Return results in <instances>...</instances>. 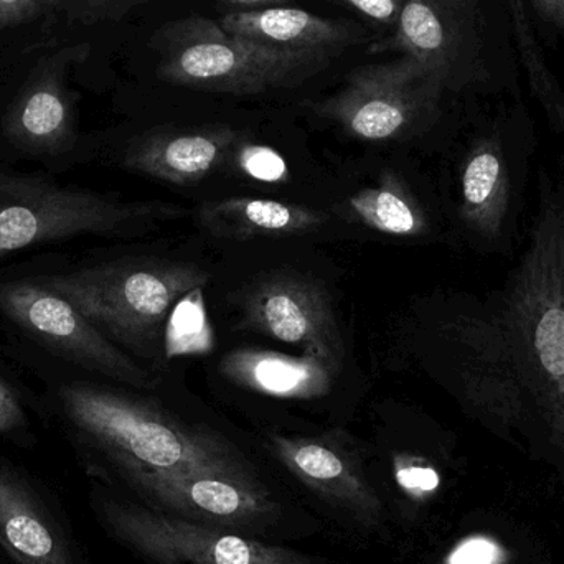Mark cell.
Segmentation results:
<instances>
[{
    "label": "cell",
    "instance_id": "cell-13",
    "mask_svg": "<svg viewBox=\"0 0 564 564\" xmlns=\"http://www.w3.org/2000/svg\"><path fill=\"white\" fill-rule=\"evenodd\" d=\"M129 482L148 499L181 519L224 527L268 522L278 512L276 502L257 477L220 473L165 474L132 470Z\"/></svg>",
    "mask_w": 564,
    "mask_h": 564
},
{
    "label": "cell",
    "instance_id": "cell-14",
    "mask_svg": "<svg viewBox=\"0 0 564 564\" xmlns=\"http://www.w3.org/2000/svg\"><path fill=\"white\" fill-rule=\"evenodd\" d=\"M273 453L307 489L364 525H377L383 506L360 466L335 441L322 437H270Z\"/></svg>",
    "mask_w": 564,
    "mask_h": 564
},
{
    "label": "cell",
    "instance_id": "cell-15",
    "mask_svg": "<svg viewBox=\"0 0 564 564\" xmlns=\"http://www.w3.org/2000/svg\"><path fill=\"white\" fill-rule=\"evenodd\" d=\"M220 25L231 35L325 65L367 36V30L358 23L322 19L292 7L230 12Z\"/></svg>",
    "mask_w": 564,
    "mask_h": 564
},
{
    "label": "cell",
    "instance_id": "cell-30",
    "mask_svg": "<svg viewBox=\"0 0 564 564\" xmlns=\"http://www.w3.org/2000/svg\"><path fill=\"white\" fill-rule=\"evenodd\" d=\"M225 2L237 3V6H274L284 2V0H225Z\"/></svg>",
    "mask_w": 564,
    "mask_h": 564
},
{
    "label": "cell",
    "instance_id": "cell-25",
    "mask_svg": "<svg viewBox=\"0 0 564 564\" xmlns=\"http://www.w3.org/2000/svg\"><path fill=\"white\" fill-rule=\"evenodd\" d=\"M55 6L56 0H0V32L30 22Z\"/></svg>",
    "mask_w": 564,
    "mask_h": 564
},
{
    "label": "cell",
    "instance_id": "cell-6",
    "mask_svg": "<svg viewBox=\"0 0 564 564\" xmlns=\"http://www.w3.org/2000/svg\"><path fill=\"white\" fill-rule=\"evenodd\" d=\"M161 79L225 95H261L301 85L325 63L231 35L220 22L192 17L167 23L152 42Z\"/></svg>",
    "mask_w": 564,
    "mask_h": 564
},
{
    "label": "cell",
    "instance_id": "cell-20",
    "mask_svg": "<svg viewBox=\"0 0 564 564\" xmlns=\"http://www.w3.org/2000/svg\"><path fill=\"white\" fill-rule=\"evenodd\" d=\"M0 546L15 564H73L52 520L6 470H0Z\"/></svg>",
    "mask_w": 564,
    "mask_h": 564
},
{
    "label": "cell",
    "instance_id": "cell-7",
    "mask_svg": "<svg viewBox=\"0 0 564 564\" xmlns=\"http://www.w3.org/2000/svg\"><path fill=\"white\" fill-rule=\"evenodd\" d=\"M177 214L174 207L126 204L95 192L10 175L0 178V260L83 235H122L142 221Z\"/></svg>",
    "mask_w": 564,
    "mask_h": 564
},
{
    "label": "cell",
    "instance_id": "cell-17",
    "mask_svg": "<svg viewBox=\"0 0 564 564\" xmlns=\"http://www.w3.org/2000/svg\"><path fill=\"white\" fill-rule=\"evenodd\" d=\"M7 138L32 154H58L73 141V108L58 73L43 69L30 79L6 118Z\"/></svg>",
    "mask_w": 564,
    "mask_h": 564
},
{
    "label": "cell",
    "instance_id": "cell-10",
    "mask_svg": "<svg viewBox=\"0 0 564 564\" xmlns=\"http://www.w3.org/2000/svg\"><path fill=\"white\" fill-rule=\"evenodd\" d=\"M101 516L122 543L158 564H312L308 556L295 550L267 545L132 503L105 500Z\"/></svg>",
    "mask_w": 564,
    "mask_h": 564
},
{
    "label": "cell",
    "instance_id": "cell-5",
    "mask_svg": "<svg viewBox=\"0 0 564 564\" xmlns=\"http://www.w3.org/2000/svg\"><path fill=\"white\" fill-rule=\"evenodd\" d=\"M207 282V271L195 264L122 261L56 274L42 284L106 337L148 355L161 340L171 308Z\"/></svg>",
    "mask_w": 564,
    "mask_h": 564
},
{
    "label": "cell",
    "instance_id": "cell-19",
    "mask_svg": "<svg viewBox=\"0 0 564 564\" xmlns=\"http://www.w3.org/2000/svg\"><path fill=\"white\" fill-rule=\"evenodd\" d=\"M327 220V215L314 208L270 198H225L200 208V224L208 234L235 240L308 234Z\"/></svg>",
    "mask_w": 564,
    "mask_h": 564
},
{
    "label": "cell",
    "instance_id": "cell-23",
    "mask_svg": "<svg viewBox=\"0 0 564 564\" xmlns=\"http://www.w3.org/2000/svg\"><path fill=\"white\" fill-rule=\"evenodd\" d=\"M238 164L245 174L257 181L276 184L288 181L289 177L288 165L282 155L267 145L245 144L238 151Z\"/></svg>",
    "mask_w": 564,
    "mask_h": 564
},
{
    "label": "cell",
    "instance_id": "cell-26",
    "mask_svg": "<svg viewBox=\"0 0 564 564\" xmlns=\"http://www.w3.org/2000/svg\"><path fill=\"white\" fill-rule=\"evenodd\" d=\"M398 482L413 496L431 492L440 486V477L431 467L414 463H400L397 469Z\"/></svg>",
    "mask_w": 564,
    "mask_h": 564
},
{
    "label": "cell",
    "instance_id": "cell-28",
    "mask_svg": "<svg viewBox=\"0 0 564 564\" xmlns=\"http://www.w3.org/2000/svg\"><path fill=\"white\" fill-rule=\"evenodd\" d=\"M26 423L17 394L0 380V434L12 433Z\"/></svg>",
    "mask_w": 564,
    "mask_h": 564
},
{
    "label": "cell",
    "instance_id": "cell-27",
    "mask_svg": "<svg viewBox=\"0 0 564 564\" xmlns=\"http://www.w3.org/2000/svg\"><path fill=\"white\" fill-rule=\"evenodd\" d=\"M499 549L492 542L484 539H473L460 543L451 553L447 564H496L499 562Z\"/></svg>",
    "mask_w": 564,
    "mask_h": 564
},
{
    "label": "cell",
    "instance_id": "cell-4",
    "mask_svg": "<svg viewBox=\"0 0 564 564\" xmlns=\"http://www.w3.org/2000/svg\"><path fill=\"white\" fill-rule=\"evenodd\" d=\"M437 370L451 393L494 430L536 423L516 354L489 299L457 295L434 321Z\"/></svg>",
    "mask_w": 564,
    "mask_h": 564
},
{
    "label": "cell",
    "instance_id": "cell-3",
    "mask_svg": "<svg viewBox=\"0 0 564 564\" xmlns=\"http://www.w3.org/2000/svg\"><path fill=\"white\" fill-rule=\"evenodd\" d=\"M535 148V128L522 105L494 115L467 142L457 164L454 215L479 253L510 257L519 247Z\"/></svg>",
    "mask_w": 564,
    "mask_h": 564
},
{
    "label": "cell",
    "instance_id": "cell-18",
    "mask_svg": "<svg viewBox=\"0 0 564 564\" xmlns=\"http://www.w3.org/2000/svg\"><path fill=\"white\" fill-rule=\"evenodd\" d=\"M220 371L238 387L285 400H314L330 391L337 371L311 355L240 348L225 355Z\"/></svg>",
    "mask_w": 564,
    "mask_h": 564
},
{
    "label": "cell",
    "instance_id": "cell-9",
    "mask_svg": "<svg viewBox=\"0 0 564 564\" xmlns=\"http://www.w3.org/2000/svg\"><path fill=\"white\" fill-rule=\"evenodd\" d=\"M367 52L416 59L447 93L476 88L489 78L479 0H406L391 35L371 42Z\"/></svg>",
    "mask_w": 564,
    "mask_h": 564
},
{
    "label": "cell",
    "instance_id": "cell-21",
    "mask_svg": "<svg viewBox=\"0 0 564 564\" xmlns=\"http://www.w3.org/2000/svg\"><path fill=\"white\" fill-rule=\"evenodd\" d=\"M348 207L361 224L391 237H423L431 230L423 205L393 175L384 177L378 187L355 194Z\"/></svg>",
    "mask_w": 564,
    "mask_h": 564
},
{
    "label": "cell",
    "instance_id": "cell-22",
    "mask_svg": "<svg viewBox=\"0 0 564 564\" xmlns=\"http://www.w3.org/2000/svg\"><path fill=\"white\" fill-rule=\"evenodd\" d=\"M512 19L513 33H516L517 48L527 73L530 91L533 98L542 106L543 115L550 129L555 134L564 132V88L550 69L542 46L536 40L529 7L525 0H506Z\"/></svg>",
    "mask_w": 564,
    "mask_h": 564
},
{
    "label": "cell",
    "instance_id": "cell-24",
    "mask_svg": "<svg viewBox=\"0 0 564 564\" xmlns=\"http://www.w3.org/2000/svg\"><path fill=\"white\" fill-rule=\"evenodd\" d=\"M341 6L357 10L360 15L367 17L370 22L393 30L400 22L406 0H335Z\"/></svg>",
    "mask_w": 564,
    "mask_h": 564
},
{
    "label": "cell",
    "instance_id": "cell-11",
    "mask_svg": "<svg viewBox=\"0 0 564 564\" xmlns=\"http://www.w3.org/2000/svg\"><path fill=\"white\" fill-rule=\"evenodd\" d=\"M0 312L17 327L86 370L141 390L155 387L154 377L119 350L85 315L40 282L0 285Z\"/></svg>",
    "mask_w": 564,
    "mask_h": 564
},
{
    "label": "cell",
    "instance_id": "cell-2",
    "mask_svg": "<svg viewBox=\"0 0 564 564\" xmlns=\"http://www.w3.org/2000/svg\"><path fill=\"white\" fill-rule=\"evenodd\" d=\"M63 413L122 474L220 473L254 477L230 441L205 426L184 423L159 404L91 383L63 384Z\"/></svg>",
    "mask_w": 564,
    "mask_h": 564
},
{
    "label": "cell",
    "instance_id": "cell-1",
    "mask_svg": "<svg viewBox=\"0 0 564 564\" xmlns=\"http://www.w3.org/2000/svg\"><path fill=\"white\" fill-rule=\"evenodd\" d=\"M516 354L536 424L564 453V182L542 169L529 241L489 295Z\"/></svg>",
    "mask_w": 564,
    "mask_h": 564
},
{
    "label": "cell",
    "instance_id": "cell-8",
    "mask_svg": "<svg viewBox=\"0 0 564 564\" xmlns=\"http://www.w3.org/2000/svg\"><path fill=\"white\" fill-rule=\"evenodd\" d=\"M446 89L416 59L358 66L337 95L315 106L324 118L364 141H393L427 131L441 116Z\"/></svg>",
    "mask_w": 564,
    "mask_h": 564
},
{
    "label": "cell",
    "instance_id": "cell-12",
    "mask_svg": "<svg viewBox=\"0 0 564 564\" xmlns=\"http://www.w3.org/2000/svg\"><path fill=\"white\" fill-rule=\"evenodd\" d=\"M243 322L251 330L295 345L332 370H340L345 348L327 292L308 278L274 273L248 288Z\"/></svg>",
    "mask_w": 564,
    "mask_h": 564
},
{
    "label": "cell",
    "instance_id": "cell-16",
    "mask_svg": "<svg viewBox=\"0 0 564 564\" xmlns=\"http://www.w3.org/2000/svg\"><path fill=\"white\" fill-rule=\"evenodd\" d=\"M237 141V132L228 128L158 132L135 142L124 165L169 184H197L227 161Z\"/></svg>",
    "mask_w": 564,
    "mask_h": 564
},
{
    "label": "cell",
    "instance_id": "cell-29",
    "mask_svg": "<svg viewBox=\"0 0 564 564\" xmlns=\"http://www.w3.org/2000/svg\"><path fill=\"white\" fill-rule=\"evenodd\" d=\"M535 12L564 35V0H530Z\"/></svg>",
    "mask_w": 564,
    "mask_h": 564
}]
</instances>
